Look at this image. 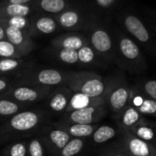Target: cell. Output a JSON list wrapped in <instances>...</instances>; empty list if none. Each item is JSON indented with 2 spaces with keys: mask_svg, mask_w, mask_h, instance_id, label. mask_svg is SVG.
Instances as JSON below:
<instances>
[{
  "mask_svg": "<svg viewBox=\"0 0 156 156\" xmlns=\"http://www.w3.org/2000/svg\"><path fill=\"white\" fill-rule=\"evenodd\" d=\"M46 120V114L40 109L19 112L7 119L0 127V142L27 135L37 129Z\"/></svg>",
  "mask_w": 156,
  "mask_h": 156,
  "instance_id": "obj_1",
  "label": "cell"
},
{
  "mask_svg": "<svg viewBox=\"0 0 156 156\" xmlns=\"http://www.w3.org/2000/svg\"><path fill=\"white\" fill-rule=\"evenodd\" d=\"M64 86L74 93H81L90 98L104 97L107 86L101 76L87 72H68Z\"/></svg>",
  "mask_w": 156,
  "mask_h": 156,
  "instance_id": "obj_2",
  "label": "cell"
},
{
  "mask_svg": "<svg viewBox=\"0 0 156 156\" xmlns=\"http://www.w3.org/2000/svg\"><path fill=\"white\" fill-rule=\"evenodd\" d=\"M115 16L123 30L134 37L139 42L142 44L151 42L152 40V28L150 27L144 17H141V14L132 9L126 8Z\"/></svg>",
  "mask_w": 156,
  "mask_h": 156,
  "instance_id": "obj_3",
  "label": "cell"
},
{
  "mask_svg": "<svg viewBox=\"0 0 156 156\" xmlns=\"http://www.w3.org/2000/svg\"><path fill=\"white\" fill-rule=\"evenodd\" d=\"M84 30L87 32L89 45L97 53L101 55L110 53L114 47L113 39L108 28L100 19L92 14Z\"/></svg>",
  "mask_w": 156,
  "mask_h": 156,
  "instance_id": "obj_4",
  "label": "cell"
},
{
  "mask_svg": "<svg viewBox=\"0 0 156 156\" xmlns=\"http://www.w3.org/2000/svg\"><path fill=\"white\" fill-rule=\"evenodd\" d=\"M67 73L68 72L66 73L51 68L28 71L20 75L13 85L56 87L64 85Z\"/></svg>",
  "mask_w": 156,
  "mask_h": 156,
  "instance_id": "obj_5",
  "label": "cell"
},
{
  "mask_svg": "<svg viewBox=\"0 0 156 156\" xmlns=\"http://www.w3.org/2000/svg\"><path fill=\"white\" fill-rule=\"evenodd\" d=\"M53 88L54 87L13 85L9 87L6 92L0 95V97L29 106L30 104L47 98Z\"/></svg>",
  "mask_w": 156,
  "mask_h": 156,
  "instance_id": "obj_6",
  "label": "cell"
},
{
  "mask_svg": "<svg viewBox=\"0 0 156 156\" xmlns=\"http://www.w3.org/2000/svg\"><path fill=\"white\" fill-rule=\"evenodd\" d=\"M91 15V13L74 6L53 17L59 28L69 31H75L85 30Z\"/></svg>",
  "mask_w": 156,
  "mask_h": 156,
  "instance_id": "obj_7",
  "label": "cell"
},
{
  "mask_svg": "<svg viewBox=\"0 0 156 156\" xmlns=\"http://www.w3.org/2000/svg\"><path fill=\"white\" fill-rule=\"evenodd\" d=\"M106 114L104 106L89 107L82 109L72 110L64 112L62 116L61 121L78 124H95L100 120Z\"/></svg>",
  "mask_w": 156,
  "mask_h": 156,
  "instance_id": "obj_8",
  "label": "cell"
},
{
  "mask_svg": "<svg viewBox=\"0 0 156 156\" xmlns=\"http://www.w3.org/2000/svg\"><path fill=\"white\" fill-rule=\"evenodd\" d=\"M40 139L51 153L57 154L69 142L72 137L62 129L52 125V127H49L43 131Z\"/></svg>",
  "mask_w": 156,
  "mask_h": 156,
  "instance_id": "obj_9",
  "label": "cell"
},
{
  "mask_svg": "<svg viewBox=\"0 0 156 156\" xmlns=\"http://www.w3.org/2000/svg\"><path fill=\"white\" fill-rule=\"evenodd\" d=\"M59 26L53 16L35 13L30 17V25L29 33L31 37L37 35H50L54 33Z\"/></svg>",
  "mask_w": 156,
  "mask_h": 156,
  "instance_id": "obj_10",
  "label": "cell"
},
{
  "mask_svg": "<svg viewBox=\"0 0 156 156\" xmlns=\"http://www.w3.org/2000/svg\"><path fill=\"white\" fill-rule=\"evenodd\" d=\"M87 44L89 43L87 36L84 33L76 31H69L66 33L60 34L51 41V45L52 48L74 51H78L80 48Z\"/></svg>",
  "mask_w": 156,
  "mask_h": 156,
  "instance_id": "obj_11",
  "label": "cell"
},
{
  "mask_svg": "<svg viewBox=\"0 0 156 156\" xmlns=\"http://www.w3.org/2000/svg\"><path fill=\"white\" fill-rule=\"evenodd\" d=\"M73 92L64 85L56 87L47 97V107L54 113H64Z\"/></svg>",
  "mask_w": 156,
  "mask_h": 156,
  "instance_id": "obj_12",
  "label": "cell"
},
{
  "mask_svg": "<svg viewBox=\"0 0 156 156\" xmlns=\"http://www.w3.org/2000/svg\"><path fill=\"white\" fill-rule=\"evenodd\" d=\"M4 29L6 40L11 42L13 45H15L27 54L30 53L34 50L35 43L32 41V37L30 35L28 30L14 29L10 27H4Z\"/></svg>",
  "mask_w": 156,
  "mask_h": 156,
  "instance_id": "obj_13",
  "label": "cell"
},
{
  "mask_svg": "<svg viewBox=\"0 0 156 156\" xmlns=\"http://www.w3.org/2000/svg\"><path fill=\"white\" fill-rule=\"evenodd\" d=\"M36 13L55 16L61 12L74 7L71 0H36L32 4Z\"/></svg>",
  "mask_w": 156,
  "mask_h": 156,
  "instance_id": "obj_14",
  "label": "cell"
},
{
  "mask_svg": "<svg viewBox=\"0 0 156 156\" xmlns=\"http://www.w3.org/2000/svg\"><path fill=\"white\" fill-rule=\"evenodd\" d=\"M55 127L62 129L72 138L84 139L92 136L94 131L97 129L98 126L96 124H78V123H69L63 121H58L53 124Z\"/></svg>",
  "mask_w": 156,
  "mask_h": 156,
  "instance_id": "obj_15",
  "label": "cell"
},
{
  "mask_svg": "<svg viewBox=\"0 0 156 156\" xmlns=\"http://www.w3.org/2000/svg\"><path fill=\"white\" fill-rule=\"evenodd\" d=\"M115 36L118 39V47L120 53L128 60H135L140 56L138 45L129 36L125 35L123 30H116Z\"/></svg>",
  "mask_w": 156,
  "mask_h": 156,
  "instance_id": "obj_16",
  "label": "cell"
},
{
  "mask_svg": "<svg viewBox=\"0 0 156 156\" xmlns=\"http://www.w3.org/2000/svg\"><path fill=\"white\" fill-rule=\"evenodd\" d=\"M105 105V97L99 98H90L87 95L81 93H74L72 96L69 106L65 112L82 109L89 107H97V106H104Z\"/></svg>",
  "mask_w": 156,
  "mask_h": 156,
  "instance_id": "obj_17",
  "label": "cell"
},
{
  "mask_svg": "<svg viewBox=\"0 0 156 156\" xmlns=\"http://www.w3.org/2000/svg\"><path fill=\"white\" fill-rule=\"evenodd\" d=\"M36 13L32 5L0 4V19L12 17H31Z\"/></svg>",
  "mask_w": 156,
  "mask_h": 156,
  "instance_id": "obj_18",
  "label": "cell"
},
{
  "mask_svg": "<svg viewBox=\"0 0 156 156\" xmlns=\"http://www.w3.org/2000/svg\"><path fill=\"white\" fill-rule=\"evenodd\" d=\"M27 107V105L0 97V119L7 120L19 112L25 110Z\"/></svg>",
  "mask_w": 156,
  "mask_h": 156,
  "instance_id": "obj_19",
  "label": "cell"
},
{
  "mask_svg": "<svg viewBox=\"0 0 156 156\" xmlns=\"http://www.w3.org/2000/svg\"><path fill=\"white\" fill-rule=\"evenodd\" d=\"M129 99V92L125 87H119L112 91L109 96L108 103L112 110L119 111L127 104Z\"/></svg>",
  "mask_w": 156,
  "mask_h": 156,
  "instance_id": "obj_20",
  "label": "cell"
},
{
  "mask_svg": "<svg viewBox=\"0 0 156 156\" xmlns=\"http://www.w3.org/2000/svg\"><path fill=\"white\" fill-rule=\"evenodd\" d=\"M28 54L7 40L0 41V58L22 59Z\"/></svg>",
  "mask_w": 156,
  "mask_h": 156,
  "instance_id": "obj_21",
  "label": "cell"
},
{
  "mask_svg": "<svg viewBox=\"0 0 156 156\" xmlns=\"http://www.w3.org/2000/svg\"><path fill=\"white\" fill-rule=\"evenodd\" d=\"M129 151L134 156H151V149L149 145L140 139L129 138L127 140Z\"/></svg>",
  "mask_w": 156,
  "mask_h": 156,
  "instance_id": "obj_22",
  "label": "cell"
},
{
  "mask_svg": "<svg viewBox=\"0 0 156 156\" xmlns=\"http://www.w3.org/2000/svg\"><path fill=\"white\" fill-rule=\"evenodd\" d=\"M85 145L84 139L72 138L69 142L56 154L57 156H75L79 153Z\"/></svg>",
  "mask_w": 156,
  "mask_h": 156,
  "instance_id": "obj_23",
  "label": "cell"
},
{
  "mask_svg": "<svg viewBox=\"0 0 156 156\" xmlns=\"http://www.w3.org/2000/svg\"><path fill=\"white\" fill-rule=\"evenodd\" d=\"M24 65L22 59L16 58H0V76H4L10 73L18 71Z\"/></svg>",
  "mask_w": 156,
  "mask_h": 156,
  "instance_id": "obj_24",
  "label": "cell"
},
{
  "mask_svg": "<svg viewBox=\"0 0 156 156\" xmlns=\"http://www.w3.org/2000/svg\"><path fill=\"white\" fill-rule=\"evenodd\" d=\"M51 54L60 62H64L66 64H75L78 62L77 51L74 50H67V49H57L52 48Z\"/></svg>",
  "mask_w": 156,
  "mask_h": 156,
  "instance_id": "obj_25",
  "label": "cell"
},
{
  "mask_svg": "<svg viewBox=\"0 0 156 156\" xmlns=\"http://www.w3.org/2000/svg\"><path fill=\"white\" fill-rule=\"evenodd\" d=\"M0 24L4 27H10L29 31L30 25V17H12L0 19Z\"/></svg>",
  "mask_w": 156,
  "mask_h": 156,
  "instance_id": "obj_26",
  "label": "cell"
},
{
  "mask_svg": "<svg viewBox=\"0 0 156 156\" xmlns=\"http://www.w3.org/2000/svg\"><path fill=\"white\" fill-rule=\"evenodd\" d=\"M28 141H15L7 146L3 151V156H27Z\"/></svg>",
  "mask_w": 156,
  "mask_h": 156,
  "instance_id": "obj_27",
  "label": "cell"
},
{
  "mask_svg": "<svg viewBox=\"0 0 156 156\" xmlns=\"http://www.w3.org/2000/svg\"><path fill=\"white\" fill-rule=\"evenodd\" d=\"M116 135V130L109 126H100L93 133V140L96 143H103L112 139Z\"/></svg>",
  "mask_w": 156,
  "mask_h": 156,
  "instance_id": "obj_28",
  "label": "cell"
},
{
  "mask_svg": "<svg viewBox=\"0 0 156 156\" xmlns=\"http://www.w3.org/2000/svg\"><path fill=\"white\" fill-rule=\"evenodd\" d=\"M78 62L83 64H90L96 61L97 52L93 50V48L87 44L77 51Z\"/></svg>",
  "mask_w": 156,
  "mask_h": 156,
  "instance_id": "obj_29",
  "label": "cell"
},
{
  "mask_svg": "<svg viewBox=\"0 0 156 156\" xmlns=\"http://www.w3.org/2000/svg\"><path fill=\"white\" fill-rule=\"evenodd\" d=\"M28 156H44V144L40 138L31 139L28 141Z\"/></svg>",
  "mask_w": 156,
  "mask_h": 156,
  "instance_id": "obj_30",
  "label": "cell"
},
{
  "mask_svg": "<svg viewBox=\"0 0 156 156\" xmlns=\"http://www.w3.org/2000/svg\"><path fill=\"white\" fill-rule=\"evenodd\" d=\"M140 119L139 112L133 108H129L123 114L122 117V123L126 127H130L134 125Z\"/></svg>",
  "mask_w": 156,
  "mask_h": 156,
  "instance_id": "obj_31",
  "label": "cell"
},
{
  "mask_svg": "<svg viewBox=\"0 0 156 156\" xmlns=\"http://www.w3.org/2000/svg\"><path fill=\"white\" fill-rule=\"evenodd\" d=\"M98 9L102 11L108 12L116 8L118 0H94Z\"/></svg>",
  "mask_w": 156,
  "mask_h": 156,
  "instance_id": "obj_32",
  "label": "cell"
},
{
  "mask_svg": "<svg viewBox=\"0 0 156 156\" xmlns=\"http://www.w3.org/2000/svg\"><path fill=\"white\" fill-rule=\"evenodd\" d=\"M139 111L145 114H152L156 112V102L153 100H144L139 106Z\"/></svg>",
  "mask_w": 156,
  "mask_h": 156,
  "instance_id": "obj_33",
  "label": "cell"
},
{
  "mask_svg": "<svg viewBox=\"0 0 156 156\" xmlns=\"http://www.w3.org/2000/svg\"><path fill=\"white\" fill-rule=\"evenodd\" d=\"M136 134L144 140H151L154 136V132L148 127H140L136 130Z\"/></svg>",
  "mask_w": 156,
  "mask_h": 156,
  "instance_id": "obj_34",
  "label": "cell"
},
{
  "mask_svg": "<svg viewBox=\"0 0 156 156\" xmlns=\"http://www.w3.org/2000/svg\"><path fill=\"white\" fill-rule=\"evenodd\" d=\"M145 91L154 99H156V81H149L145 84Z\"/></svg>",
  "mask_w": 156,
  "mask_h": 156,
  "instance_id": "obj_35",
  "label": "cell"
},
{
  "mask_svg": "<svg viewBox=\"0 0 156 156\" xmlns=\"http://www.w3.org/2000/svg\"><path fill=\"white\" fill-rule=\"evenodd\" d=\"M36 0H1L0 4L9 5H31Z\"/></svg>",
  "mask_w": 156,
  "mask_h": 156,
  "instance_id": "obj_36",
  "label": "cell"
},
{
  "mask_svg": "<svg viewBox=\"0 0 156 156\" xmlns=\"http://www.w3.org/2000/svg\"><path fill=\"white\" fill-rule=\"evenodd\" d=\"M143 16H146L144 19L151 26H156V11L149 10L143 13Z\"/></svg>",
  "mask_w": 156,
  "mask_h": 156,
  "instance_id": "obj_37",
  "label": "cell"
},
{
  "mask_svg": "<svg viewBox=\"0 0 156 156\" xmlns=\"http://www.w3.org/2000/svg\"><path fill=\"white\" fill-rule=\"evenodd\" d=\"M9 81L8 78L4 76H0V95L6 92L9 88Z\"/></svg>",
  "mask_w": 156,
  "mask_h": 156,
  "instance_id": "obj_38",
  "label": "cell"
},
{
  "mask_svg": "<svg viewBox=\"0 0 156 156\" xmlns=\"http://www.w3.org/2000/svg\"><path fill=\"white\" fill-rule=\"evenodd\" d=\"M4 40H6L5 29L1 24H0V41H4Z\"/></svg>",
  "mask_w": 156,
  "mask_h": 156,
  "instance_id": "obj_39",
  "label": "cell"
},
{
  "mask_svg": "<svg viewBox=\"0 0 156 156\" xmlns=\"http://www.w3.org/2000/svg\"><path fill=\"white\" fill-rule=\"evenodd\" d=\"M110 156H125L123 154H119V153H116V154H111Z\"/></svg>",
  "mask_w": 156,
  "mask_h": 156,
  "instance_id": "obj_40",
  "label": "cell"
}]
</instances>
